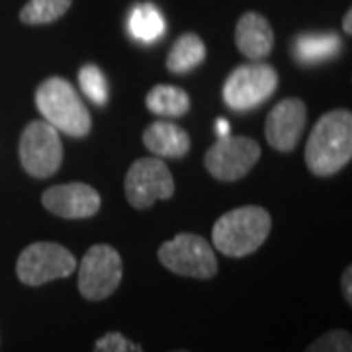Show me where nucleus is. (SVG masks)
Returning a JSON list of instances; mask_svg holds the SVG:
<instances>
[{
    "label": "nucleus",
    "instance_id": "ddd939ff",
    "mask_svg": "<svg viewBox=\"0 0 352 352\" xmlns=\"http://www.w3.org/2000/svg\"><path fill=\"white\" fill-rule=\"evenodd\" d=\"M237 50L251 61H261L274 47V32L263 14L247 12L241 16L235 28Z\"/></svg>",
    "mask_w": 352,
    "mask_h": 352
},
{
    "label": "nucleus",
    "instance_id": "a878e982",
    "mask_svg": "<svg viewBox=\"0 0 352 352\" xmlns=\"http://www.w3.org/2000/svg\"><path fill=\"white\" fill-rule=\"evenodd\" d=\"M175 352H186V351H175Z\"/></svg>",
    "mask_w": 352,
    "mask_h": 352
},
{
    "label": "nucleus",
    "instance_id": "5701e85b",
    "mask_svg": "<svg viewBox=\"0 0 352 352\" xmlns=\"http://www.w3.org/2000/svg\"><path fill=\"white\" fill-rule=\"evenodd\" d=\"M352 268L351 266H346V270L342 272V280H340V284H342V296H344V300L346 303L351 305L352 303Z\"/></svg>",
    "mask_w": 352,
    "mask_h": 352
},
{
    "label": "nucleus",
    "instance_id": "f8f14e48",
    "mask_svg": "<svg viewBox=\"0 0 352 352\" xmlns=\"http://www.w3.org/2000/svg\"><path fill=\"white\" fill-rule=\"evenodd\" d=\"M305 122H307V108L300 98H286L278 102L270 110L264 124L266 141L276 151H294L302 138Z\"/></svg>",
    "mask_w": 352,
    "mask_h": 352
},
{
    "label": "nucleus",
    "instance_id": "6ab92c4d",
    "mask_svg": "<svg viewBox=\"0 0 352 352\" xmlns=\"http://www.w3.org/2000/svg\"><path fill=\"white\" fill-rule=\"evenodd\" d=\"M73 0H30L20 12V20L28 25L53 24L71 8Z\"/></svg>",
    "mask_w": 352,
    "mask_h": 352
},
{
    "label": "nucleus",
    "instance_id": "9d476101",
    "mask_svg": "<svg viewBox=\"0 0 352 352\" xmlns=\"http://www.w3.org/2000/svg\"><path fill=\"white\" fill-rule=\"evenodd\" d=\"M261 159V145L251 138H219L208 149L204 164L208 173L223 182H235L251 173Z\"/></svg>",
    "mask_w": 352,
    "mask_h": 352
},
{
    "label": "nucleus",
    "instance_id": "412c9836",
    "mask_svg": "<svg viewBox=\"0 0 352 352\" xmlns=\"http://www.w3.org/2000/svg\"><path fill=\"white\" fill-rule=\"evenodd\" d=\"M305 352H352V337L349 331L335 329L315 339Z\"/></svg>",
    "mask_w": 352,
    "mask_h": 352
},
{
    "label": "nucleus",
    "instance_id": "39448f33",
    "mask_svg": "<svg viewBox=\"0 0 352 352\" xmlns=\"http://www.w3.org/2000/svg\"><path fill=\"white\" fill-rule=\"evenodd\" d=\"M76 270V258L59 243L39 241L25 247L18 263L16 274L25 286L38 288L53 280L69 278Z\"/></svg>",
    "mask_w": 352,
    "mask_h": 352
},
{
    "label": "nucleus",
    "instance_id": "4468645a",
    "mask_svg": "<svg viewBox=\"0 0 352 352\" xmlns=\"http://www.w3.org/2000/svg\"><path fill=\"white\" fill-rule=\"evenodd\" d=\"M143 145L157 157L182 159L190 151L188 133L173 122H153L143 133Z\"/></svg>",
    "mask_w": 352,
    "mask_h": 352
},
{
    "label": "nucleus",
    "instance_id": "4be33fe9",
    "mask_svg": "<svg viewBox=\"0 0 352 352\" xmlns=\"http://www.w3.org/2000/svg\"><path fill=\"white\" fill-rule=\"evenodd\" d=\"M92 352H143V349L135 340L127 339L126 335H122L118 331H112L94 342Z\"/></svg>",
    "mask_w": 352,
    "mask_h": 352
},
{
    "label": "nucleus",
    "instance_id": "9b49d317",
    "mask_svg": "<svg viewBox=\"0 0 352 352\" xmlns=\"http://www.w3.org/2000/svg\"><path fill=\"white\" fill-rule=\"evenodd\" d=\"M43 208L63 219H87L98 214L100 194L85 182L57 184L43 192Z\"/></svg>",
    "mask_w": 352,
    "mask_h": 352
},
{
    "label": "nucleus",
    "instance_id": "dca6fc26",
    "mask_svg": "<svg viewBox=\"0 0 352 352\" xmlns=\"http://www.w3.org/2000/svg\"><path fill=\"white\" fill-rule=\"evenodd\" d=\"M166 24L161 10L155 4H138L127 16V32L129 36L141 43H153L163 38Z\"/></svg>",
    "mask_w": 352,
    "mask_h": 352
},
{
    "label": "nucleus",
    "instance_id": "aec40b11",
    "mask_svg": "<svg viewBox=\"0 0 352 352\" xmlns=\"http://www.w3.org/2000/svg\"><path fill=\"white\" fill-rule=\"evenodd\" d=\"M78 85L82 88V92L87 94L90 100L98 106H104L110 96V87L108 80L100 71V67L96 65H85L78 71Z\"/></svg>",
    "mask_w": 352,
    "mask_h": 352
},
{
    "label": "nucleus",
    "instance_id": "20e7f679",
    "mask_svg": "<svg viewBox=\"0 0 352 352\" xmlns=\"http://www.w3.org/2000/svg\"><path fill=\"white\" fill-rule=\"evenodd\" d=\"M159 261L173 274L196 280H212L217 274V256L208 241L194 233H180L163 243Z\"/></svg>",
    "mask_w": 352,
    "mask_h": 352
},
{
    "label": "nucleus",
    "instance_id": "b1692460",
    "mask_svg": "<svg viewBox=\"0 0 352 352\" xmlns=\"http://www.w3.org/2000/svg\"><path fill=\"white\" fill-rule=\"evenodd\" d=\"M215 131H217V138H227L229 135V122L226 120H217V124H215Z\"/></svg>",
    "mask_w": 352,
    "mask_h": 352
},
{
    "label": "nucleus",
    "instance_id": "2eb2a0df",
    "mask_svg": "<svg viewBox=\"0 0 352 352\" xmlns=\"http://www.w3.org/2000/svg\"><path fill=\"white\" fill-rule=\"evenodd\" d=\"M340 38L337 34H302L294 39V59L302 65L329 61L340 53Z\"/></svg>",
    "mask_w": 352,
    "mask_h": 352
},
{
    "label": "nucleus",
    "instance_id": "423d86ee",
    "mask_svg": "<svg viewBox=\"0 0 352 352\" xmlns=\"http://www.w3.org/2000/svg\"><path fill=\"white\" fill-rule=\"evenodd\" d=\"M124 264L122 256L110 245H94L78 264V292L88 302H102L110 298L122 284Z\"/></svg>",
    "mask_w": 352,
    "mask_h": 352
},
{
    "label": "nucleus",
    "instance_id": "1a4fd4ad",
    "mask_svg": "<svg viewBox=\"0 0 352 352\" xmlns=\"http://www.w3.org/2000/svg\"><path fill=\"white\" fill-rule=\"evenodd\" d=\"M124 188L127 201L135 210H149L157 200L173 198L175 178L161 159H139L129 166Z\"/></svg>",
    "mask_w": 352,
    "mask_h": 352
},
{
    "label": "nucleus",
    "instance_id": "f3484780",
    "mask_svg": "<svg viewBox=\"0 0 352 352\" xmlns=\"http://www.w3.org/2000/svg\"><path fill=\"white\" fill-rule=\"evenodd\" d=\"M206 61V43L196 34H184L176 39L166 57V69L175 75H186Z\"/></svg>",
    "mask_w": 352,
    "mask_h": 352
},
{
    "label": "nucleus",
    "instance_id": "f257e3e1",
    "mask_svg": "<svg viewBox=\"0 0 352 352\" xmlns=\"http://www.w3.org/2000/svg\"><path fill=\"white\" fill-rule=\"evenodd\" d=\"M352 159V113L333 110L319 118L305 145V164L315 176H333Z\"/></svg>",
    "mask_w": 352,
    "mask_h": 352
},
{
    "label": "nucleus",
    "instance_id": "0eeeda50",
    "mask_svg": "<svg viewBox=\"0 0 352 352\" xmlns=\"http://www.w3.org/2000/svg\"><path fill=\"white\" fill-rule=\"evenodd\" d=\"M278 88V73L272 65L249 63L237 67L223 85V100L235 112H249L266 102Z\"/></svg>",
    "mask_w": 352,
    "mask_h": 352
},
{
    "label": "nucleus",
    "instance_id": "f03ea898",
    "mask_svg": "<svg viewBox=\"0 0 352 352\" xmlns=\"http://www.w3.org/2000/svg\"><path fill=\"white\" fill-rule=\"evenodd\" d=\"M272 219L261 206H245L223 214L215 221L212 243L231 258H243L263 247L270 235Z\"/></svg>",
    "mask_w": 352,
    "mask_h": 352
},
{
    "label": "nucleus",
    "instance_id": "393cba45",
    "mask_svg": "<svg viewBox=\"0 0 352 352\" xmlns=\"http://www.w3.org/2000/svg\"><path fill=\"white\" fill-rule=\"evenodd\" d=\"M352 10H346V16H344V20H342V28H344V32L346 34H352Z\"/></svg>",
    "mask_w": 352,
    "mask_h": 352
},
{
    "label": "nucleus",
    "instance_id": "a211bd4d",
    "mask_svg": "<svg viewBox=\"0 0 352 352\" xmlns=\"http://www.w3.org/2000/svg\"><path fill=\"white\" fill-rule=\"evenodd\" d=\"M147 108L155 116L182 118L190 110V96L186 90L173 85H157L147 94Z\"/></svg>",
    "mask_w": 352,
    "mask_h": 352
},
{
    "label": "nucleus",
    "instance_id": "6e6552de",
    "mask_svg": "<svg viewBox=\"0 0 352 352\" xmlns=\"http://www.w3.org/2000/svg\"><path fill=\"white\" fill-rule=\"evenodd\" d=\"M20 161L34 178H50L63 163V143L59 131L43 120L28 124L20 138Z\"/></svg>",
    "mask_w": 352,
    "mask_h": 352
},
{
    "label": "nucleus",
    "instance_id": "7ed1b4c3",
    "mask_svg": "<svg viewBox=\"0 0 352 352\" xmlns=\"http://www.w3.org/2000/svg\"><path fill=\"white\" fill-rule=\"evenodd\" d=\"M36 106L39 113L57 131L71 138H85L90 133V112L80 100L75 87L61 76H51L36 90Z\"/></svg>",
    "mask_w": 352,
    "mask_h": 352
}]
</instances>
